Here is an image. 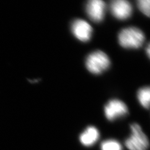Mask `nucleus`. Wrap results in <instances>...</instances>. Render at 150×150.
Returning <instances> with one entry per match:
<instances>
[{"mask_svg": "<svg viewBox=\"0 0 150 150\" xmlns=\"http://www.w3.org/2000/svg\"><path fill=\"white\" fill-rule=\"evenodd\" d=\"M71 30L73 34L78 40L82 42H86L91 38L92 28L86 21L77 19L71 25Z\"/></svg>", "mask_w": 150, "mask_h": 150, "instance_id": "obj_7", "label": "nucleus"}, {"mask_svg": "<svg viewBox=\"0 0 150 150\" xmlns=\"http://www.w3.org/2000/svg\"><path fill=\"white\" fill-rule=\"evenodd\" d=\"M110 8L113 15L119 20H126L131 15L132 7L127 0H111Z\"/></svg>", "mask_w": 150, "mask_h": 150, "instance_id": "obj_6", "label": "nucleus"}, {"mask_svg": "<svg viewBox=\"0 0 150 150\" xmlns=\"http://www.w3.org/2000/svg\"><path fill=\"white\" fill-rule=\"evenodd\" d=\"M150 45H148V46H147V54H148V56H150Z\"/></svg>", "mask_w": 150, "mask_h": 150, "instance_id": "obj_12", "label": "nucleus"}, {"mask_svg": "<svg viewBox=\"0 0 150 150\" xmlns=\"http://www.w3.org/2000/svg\"><path fill=\"white\" fill-rule=\"evenodd\" d=\"M144 41V33L136 27L124 28L118 35L119 43L125 48H139L142 45Z\"/></svg>", "mask_w": 150, "mask_h": 150, "instance_id": "obj_1", "label": "nucleus"}, {"mask_svg": "<svg viewBox=\"0 0 150 150\" xmlns=\"http://www.w3.org/2000/svg\"><path fill=\"white\" fill-rule=\"evenodd\" d=\"M110 64V61L107 54L101 51L91 53L86 59V68L93 74H101L107 70Z\"/></svg>", "mask_w": 150, "mask_h": 150, "instance_id": "obj_2", "label": "nucleus"}, {"mask_svg": "<svg viewBox=\"0 0 150 150\" xmlns=\"http://www.w3.org/2000/svg\"><path fill=\"white\" fill-rule=\"evenodd\" d=\"M137 97L141 105L145 108L149 109L150 107V87H145L139 90L137 93Z\"/></svg>", "mask_w": 150, "mask_h": 150, "instance_id": "obj_9", "label": "nucleus"}, {"mask_svg": "<svg viewBox=\"0 0 150 150\" xmlns=\"http://www.w3.org/2000/svg\"><path fill=\"white\" fill-rule=\"evenodd\" d=\"M100 134L98 129L93 127H88L80 136L81 143L87 147L94 145L99 139Z\"/></svg>", "mask_w": 150, "mask_h": 150, "instance_id": "obj_8", "label": "nucleus"}, {"mask_svg": "<svg viewBox=\"0 0 150 150\" xmlns=\"http://www.w3.org/2000/svg\"><path fill=\"white\" fill-rule=\"evenodd\" d=\"M101 150H122V147L117 141L108 139L103 141L101 145Z\"/></svg>", "mask_w": 150, "mask_h": 150, "instance_id": "obj_10", "label": "nucleus"}, {"mask_svg": "<svg viewBox=\"0 0 150 150\" xmlns=\"http://www.w3.org/2000/svg\"><path fill=\"white\" fill-rule=\"evenodd\" d=\"M105 114L110 121H114L128 114V108L124 102L117 99L110 100L106 105Z\"/></svg>", "mask_w": 150, "mask_h": 150, "instance_id": "obj_4", "label": "nucleus"}, {"mask_svg": "<svg viewBox=\"0 0 150 150\" xmlns=\"http://www.w3.org/2000/svg\"><path fill=\"white\" fill-rule=\"evenodd\" d=\"M132 134L125 141L126 147L129 150H147L149 141L146 135L137 123L131 125Z\"/></svg>", "mask_w": 150, "mask_h": 150, "instance_id": "obj_3", "label": "nucleus"}, {"mask_svg": "<svg viewBox=\"0 0 150 150\" xmlns=\"http://www.w3.org/2000/svg\"><path fill=\"white\" fill-rule=\"evenodd\" d=\"M139 10L144 15L150 16V0H137Z\"/></svg>", "mask_w": 150, "mask_h": 150, "instance_id": "obj_11", "label": "nucleus"}, {"mask_svg": "<svg viewBox=\"0 0 150 150\" xmlns=\"http://www.w3.org/2000/svg\"><path fill=\"white\" fill-rule=\"evenodd\" d=\"M106 5L103 0H88L86 5L87 15L96 22L101 21L104 18Z\"/></svg>", "mask_w": 150, "mask_h": 150, "instance_id": "obj_5", "label": "nucleus"}]
</instances>
